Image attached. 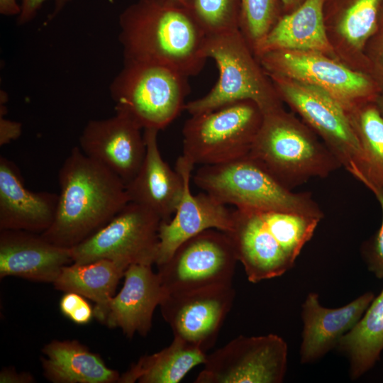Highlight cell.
I'll use <instances>...</instances> for the list:
<instances>
[{"label":"cell","mask_w":383,"mask_h":383,"mask_svg":"<svg viewBox=\"0 0 383 383\" xmlns=\"http://www.w3.org/2000/svg\"><path fill=\"white\" fill-rule=\"evenodd\" d=\"M54 220L41 235L72 248L113 218L128 202L126 185L108 168L74 147L59 170Z\"/></svg>","instance_id":"6da1fadb"},{"label":"cell","mask_w":383,"mask_h":383,"mask_svg":"<svg viewBox=\"0 0 383 383\" xmlns=\"http://www.w3.org/2000/svg\"><path fill=\"white\" fill-rule=\"evenodd\" d=\"M119 27L123 62L158 64L190 77L208 59L207 35L186 9L138 0L121 12Z\"/></svg>","instance_id":"7a4b0ae2"},{"label":"cell","mask_w":383,"mask_h":383,"mask_svg":"<svg viewBox=\"0 0 383 383\" xmlns=\"http://www.w3.org/2000/svg\"><path fill=\"white\" fill-rule=\"evenodd\" d=\"M321 221L289 211L235 209L226 233L248 279L257 283L293 267Z\"/></svg>","instance_id":"3957f363"},{"label":"cell","mask_w":383,"mask_h":383,"mask_svg":"<svg viewBox=\"0 0 383 383\" xmlns=\"http://www.w3.org/2000/svg\"><path fill=\"white\" fill-rule=\"evenodd\" d=\"M194 183L223 204L236 209L278 210L323 218L310 192H294L250 155L217 165H202Z\"/></svg>","instance_id":"277c9868"},{"label":"cell","mask_w":383,"mask_h":383,"mask_svg":"<svg viewBox=\"0 0 383 383\" xmlns=\"http://www.w3.org/2000/svg\"><path fill=\"white\" fill-rule=\"evenodd\" d=\"M249 155L291 190L342 167L325 143L280 109L264 114Z\"/></svg>","instance_id":"5b68a950"},{"label":"cell","mask_w":383,"mask_h":383,"mask_svg":"<svg viewBox=\"0 0 383 383\" xmlns=\"http://www.w3.org/2000/svg\"><path fill=\"white\" fill-rule=\"evenodd\" d=\"M188 78L161 65L123 62L110 86L116 112L127 116L143 130H162L184 110L190 92Z\"/></svg>","instance_id":"8992f818"},{"label":"cell","mask_w":383,"mask_h":383,"mask_svg":"<svg viewBox=\"0 0 383 383\" xmlns=\"http://www.w3.org/2000/svg\"><path fill=\"white\" fill-rule=\"evenodd\" d=\"M206 55L215 61L218 79L206 95L186 103L191 116L240 101H253L263 114L280 109L239 30L208 35Z\"/></svg>","instance_id":"52a82bcc"},{"label":"cell","mask_w":383,"mask_h":383,"mask_svg":"<svg viewBox=\"0 0 383 383\" xmlns=\"http://www.w3.org/2000/svg\"><path fill=\"white\" fill-rule=\"evenodd\" d=\"M263 113L252 101H240L192 115L182 128V156L195 165H209L249 155Z\"/></svg>","instance_id":"ba28073f"},{"label":"cell","mask_w":383,"mask_h":383,"mask_svg":"<svg viewBox=\"0 0 383 383\" xmlns=\"http://www.w3.org/2000/svg\"><path fill=\"white\" fill-rule=\"evenodd\" d=\"M161 221L151 210L129 201L105 226L71 248L72 262L107 259L126 267L152 265L158 254Z\"/></svg>","instance_id":"9c48e42d"},{"label":"cell","mask_w":383,"mask_h":383,"mask_svg":"<svg viewBox=\"0 0 383 383\" xmlns=\"http://www.w3.org/2000/svg\"><path fill=\"white\" fill-rule=\"evenodd\" d=\"M237 262L229 236L212 228L182 243L157 274L165 294L230 285Z\"/></svg>","instance_id":"30bf717a"},{"label":"cell","mask_w":383,"mask_h":383,"mask_svg":"<svg viewBox=\"0 0 383 383\" xmlns=\"http://www.w3.org/2000/svg\"><path fill=\"white\" fill-rule=\"evenodd\" d=\"M272 76L282 97L320 134L341 166L355 178L361 175L362 149L343 105L327 91L315 86Z\"/></svg>","instance_id":"8fae6325"},{"label":"cell","mask_w":383,"mask_h":383,"mask_svg":"<svg viewBox=\"0 0 383 383\" xmlns=\"http://www.w3.org/2000/svg\"><path fill=\"white\" fill-rule=\"evenodd\" d=\"M287 343L276 334L239 335L207 355L196 383H281L287 368Z\"/></svg>","instance_id":"7c38bea8"},{"label":"cell","mask_w":383,"mask_h":383,"mask_svg":"<svg viewBox=\"0 0 383 383\" xmlns=\"http://www.w3.org/2000/svg\"><path fill=\"white\" fill-rule=\"evenodd\" d=\"M235 298L232 284L167 294L160 307L174 338L206 353L215 344Z\"/></svg>","instance_id":"4fadbf2b"},{"label":"cell","mask_w":383,"mask_h":383,"mask_svg":"<svg viewBox=\"0 0 383 383\" xmlns=\"http://www.w3.org/2000/svg\"><path fill=\"white\" fill-rule=\"evenodd\" d=\"M259 56L271 74L323 89L347 111L371 91L372 84L366 76L328 59L321 52L275 50Z\"/></svg>","instance_id":"5bb4252c"},{"label":"cell","mask_w":383,"mask_h":383,"mask_svg":"<svg viewBox=\"0 0 383 383\" xmlns=\"http://www.w3.org/2000/svg\"><path fill=\"white\" fill-rule=\"evenodd\" d=\"M143 130L127 116L116 112L107 118L89 121L80 135L79 147L126 185L136 175L145 155Z\"/></svg>","instance_id":"9a60e30c"},{"label":"cell","mask_w":383,"mask_h":383,"mask_svg":"<svg viewBox=\"0 0 383 383\" xmlns=\"http://www.w3.org/2000/svg\"><path fill=\"white\" fill-rule=\"evenodd\" d=\"M194 167L182 155L177 158L175 169L183 179V193L174 217L161 221L157 266L165 262L176 248L190 238L208 229L227 233L231 228L233 211L204 192L197 195L192 193L190 181Z\"/></svg>","instance_id":"2e32d148"},{"label":"cell","mask_w":383,"mask_h":383,"mask_svg":"<svg viewBox=\"0 0 383 383\" xmlns=\"http://www.w3.org/2000/svg\"><path fill=\"white\" fill-rule=\"evenodd\" d=\"M374 296L372 292H367L345 306L330 309L321 304L317 293L308 294L301 305V363L316 362L336 348L356 326Z\"/></svg>","instance_id":"e0dca14e"},{"label":"cell","mask_w":383,"mask_h":383,"mask_svg":"<svg viewBox=\"0 0 383 383\" xmlns=\"http://www.w3.org/2000/svg\"><path fill=\"white\" fill-rule=\"evenodd\" d=\"M70 262L71 248L52 244L40 233L0 230L1 279L14 276L52 284Z\"/></svg>","instance_id":"ac0fdd59"},{"label":"cell","mask_w":383,"mask_h":383,"mask_svg":"<svg viewBox=\"0 0 383 383\" xmlns=\"http://www.w3.org/2000/svg\"><path fill=\"white\" fill-rule=\"evenodd\" d=\"M123 286L112 298L104 324L119 328L128 338L148 335L152 316L165 294L152 265L133 264L126 270Z\"/></svg>","instance_id":"d6986e66"},{"label":"cell","mask_w":383,"mask_h":383,"mask_svg":"<svg viewBox=\"0 0 383 383\" xmlns=\"http://www.w3.org/2000/svg\"><path fill=\"white\" fill-rule=\"evenodd\" d=\"M152 128L143 130L145 155L136 175L126 184L131 202L155 213L162 221H168L181 199L184 182L177 170L166 162L159 150L157 134Z\"/></svg>","instance_id":"ffe728a7"},{"label":"cell","mask_w":383,"mask_h":383,"mask_svg":"<svg viewBox=\"0 0 383 383\" xmlns=\"http://www.w3.org/2000/svg\"><path fill=\"white\" fill-rule=\"evenodd\" d=\"M58 194L28 189L16 165L0 157V230L42 233L52 224Z\"/></svg>","instance_id":"44dd1931"},{"label":"cell","mask_w":383,"mask_h":383,"mask_svg":"<svg viewBox=\"0 0 383 383\" xmlns=\"http://www.w3.org/2000/svg\"><path fill=\"white\" fill-rule=\"evenodd\" d=\"M325 0H304L294 11L277 20L257 45L255 52L275 50L328 52L332 48L324 21Z\"/></svg>","instance_id":"7402d4cb"},{"label":"cell","mask_w":383,"mask_h":383,"mask_svg":"<svg viewBox=\"0 0 383 383\" xmlns=\"http://www.w3.org/2000/svg\"><path fill=\"white\" fill-rule=\"evenodd\" d=\"M42 353L43 374L53 383H114L121 374L76 340H54Z\"/></svg>","instance_id":"603a6c76"},{"label":"cell","mask_w":383,"mask_h":383,"mask_svg":"<svg viewBox=\"0 0 383 383\" xmlns=\"http://www.w3.org/2000/svg\"><path fill=\"white\" fill-rule=\"evenodd\" d=\"M128 267L107 259L72 262L62 267L52 284L57 290L76 292L94 301V317L104 323L117 285Z\"/></svg>","instance_id":"cb8c5ba5"},{"label":"cell","mask_w":383,"mask_h":383,"mask_svg":"<svg viewBox=\"0 0 383 383\" xmlns=\"http://www.w3.org/2000/svg\"><path fill=\"white\" fill-rule=\"evenodd\" d=\"M207 354L180 339L144 355L121 374L118 383H177L194 367L204 364Z\"/></svg>","instance_id":"d4e9b609"},{"label":"cell","mask_w":383,"mask_h":383,"mask_svg":"<svg viewBox=\"0 0 383 383\" xmlns=\"http://www.w3.org/2000/svg\"><path fill=\"white\" fill-rule=\"evenodd\" d=\"M336 348L346 356L353 380L374 366L383 350V289L374 296L360 320L340 339Z\"/></svg>","instance_id":"484cf974"},{"label":"cell","mask_w":383,"mask_h":383,"mask_svg":"<svg viewBox=\"0 0 383 383\" xmlns=\"http://www.w3.org/2000/svg\"><path fill=\"white\" fill-rule=\"evenodd\" d=\"M349 111H352L351 115L348 114L363 155L362 174L356 179L365 186L383 187V116L376 105Z\"/></svg>","instance_id":"4316f807"},{"label":"cell","mask_w":383,"mask_h":383,"mask_svg":"<svg viewBox=\"0 0 383 383\" xmlns=\"http://www.w3.org/2000/svg\"><path fill=\"white\" fill-rule=\"evenodd\" d=\"M186 9L207 36L239 30L240 0H187Z\"/></svg>","instance_id":"83f0119b"},{"label":"cell","mask_w":383,"mask_h":383,"mask_svg":"<svg viewBox=\"0 0 383 383\" xmlns=\"http://www.w3.org/2000/svg\"><path fill=\"white\" fill-rule=\"evenodd\" d=\"M382 0H350L340 17L338 29L353 47L361 48L377 26Z\"/></svg>","instance_id":"f1b7e54d"},{"label":"cell","mask_w":383,"mask_h":383,"mask_svg":"<svg viewBox=\"0 0 383 383\" xmlns=\"http://www.w3.org/2000/svg\"><path fill=\"white\" fill-rule=\"evenodd\" d=\"M277 0H240L239 30L255 52L277 21Z\"/></svg>","instance_id":"f546056e"},{"label":"cell","mask_w":383,"mask_h":383,"mask_svg":"<svg viewBox=\"0 0 383 383\" xmlns=\"http://www.w3.org/2000/svg\"><path fill=\"white\" fill-rule=\"evenodd\" d=\"M375 195L382 211V221L379 230L361 247V255L367 270L377 278L383 279V187L372 184L365 186Z\"/></svg>","instance_id":"4dcf8cb0"},{"label":"cell","mask_w":383,"mask_h":383,"mask_svg":"<svg viewBox=\"0 0 383 383\" xmlns=\"http://www.w3.org/2000/svg\"><path fill=\"white\" fill-rule=\"evenodd\" d=\"M47 0H20V13L17 17V22L23 25L31 21L37 15L43 4ZM55 12H59L64 6L70 0H54Z\"/></svg>","instance_id":"1f68e13d"},{"label":"cell","mask_w":383,"mask_h":383,"mask_svg":"<svg viewBox=\"0 0 383 383\" xmlns=\"http://www.w3.org/2000/svg\"><path fill=\"white\" fill-rule=\"evenodd\" d=\"M21 133V123L1 118L0 145L3 146L17 139Z\"/></svg>","instance_id":"d6a6232c"},{"label":"cell","mask_w":383,"mask_h":383,"mask_svg":"<svg viewBox=\"0 0 383 383\" xmlns=\"http://www.w3.org/2000/svg\"><path fill=\"white\" fill-rule=\"evenodd\" d=\"M1 383H31L35 378L28 372H17L13 368H4L0 372Z\"/></svg>","instance_id":"836d02e7"},{"label":"cell","mask_w":383,"mask_h":383,"mask_svg":"<svg viewBox=\"0 0 383 383\" xmlns=\"http://www.w3.org/2000/svg\"><path fill=\"white\" fill-rule=\"evenodd\" d=\"M84 299V296L76 292H65L60 301V311L69 318Z\"/></svg>","instance_id":"e575fe53"},{"label":"cell","mask_w":383,"mask_h":383,"mask_svg":"<svg viewBox=\"0 0 383 383\" xmlns=\"http://www.w3.org/2000/svg\"><path fill=\"white\" fill-rule=\"evenodd\" d=\"M93 317L94 308L84 299L69 318L77 324L84 325L88 323Z\"/></svg>","instance_id":"d590c367"},{"label":"cell","mask_w":383,"mask_h":383,"mask_svg":"<svg viewBox=\"0 0 383 383\" xmlns=\"http://www.w3.org/2000/svg\"><path fill=\"white\" fill-rule=\"evenodd\" d=\"M20 4L17 0H0V13L6 16H18Z\"/></svg>","instance_id":"8d00e7d4"},{"label":"cell","mask_w":383,"mask_h":383,"mask_svg":"<svg viewBox=\"0 0 383 383\" xmlns=\"http://www.w3.org/2000/svg\"><path fill=\"white\" fill-rule=\"evenodd\" d=\"M164 6L186 9L187 0H149Z\"/></svg>","instance_id":"74e56055"},{"label":"cell","mask_w":383,"mask_h":383,"mask_svg":"<svg viewBox=\"0 0 383 383\" xmlns=\"http://www.w3.org/2000/svg\"><path fill=\"white\" fill-rule=\"evenodd\" d=\"M377 62L378 65L383 74V40H382L377 54Z\"/></svg>","instance_id":"f35d334b"},{"label":"cell","mask_w":383,"mask_h":383,"mask_svg":"<svg viewBox=\"0 0 383 383\" xmlns=\"http://www.w3.org/2000/svg\"><path fill=\"white\" fill-rule=\"evenodd\" d=\"M376 106L383 116V95L377 99Z\"/></svg>","instance_id":"ab89813d"},{"label":"cell","mask_w":383,"mask_h":383,"mask_svg":"<svg viewBox=\"0 0 383 383\" xmlns=\"http://www.w3.org/2000/svg\"><path fill=\"white\" fill-rule=\"evenodd\" d=\"M298 0H280L284 7H289L295 4Z\"/></svg>","instance_id":"60d3db41"},{"label":"cell","mask_w":383,"mask_h":383,"mask_svg":"<svg viewBox=\"0 0 383 383\" xmlns=\"http://www.w3.org/2000/svg\"><path fill=\"white\" fill-rule=\"evenodd\" d=\"M379 10H381L382 19V23H383V0H382L381 6H380V9H379Z\"/></svg>","instance_id":"b9f144b4"}]
</instances>
